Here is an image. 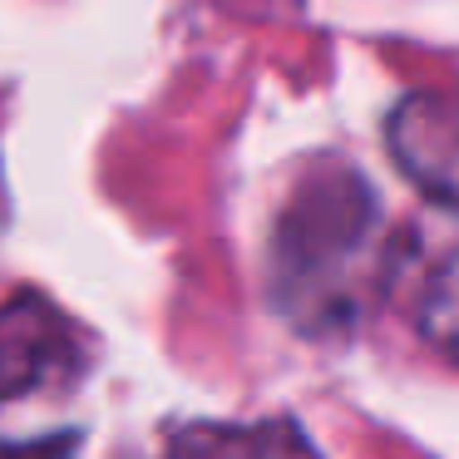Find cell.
I'll use <instances>...</instances> for the list:
<instances>
[{"instance_id":"1","label":"cell","mask_w":459,"mask_h":459,"mask_svg":"<svg viewBox=\"0 0 459 459\" xmlns=\"http://www.w3.org/2000/svg\"><path fill=\"white\" fill-rule=\"evenodd\" d=\"M380 203L356 169H316L297 183L267 247L272 307L297 331H346L385 281Z\"/></svg>"},{"instance_id":"2","label":"cell","mask_w":459,"mask_h":459,"mask_svg":"<svg viewBox=\"0 0 459 459\" xmlns=\"http://www.w3.org/2000/svg\"><path fill=\"white\" fill-rule=\"evenodd\" d=\"M80 366V331L55 301H45L40 291H21L0 307V410L70 380Z\"/></svg>"},{"instance_id":"3","label":"cell","mask_w":459,"mask_h":459,"mask_svg":"<svg viewBox=\"0 0 459 459\" xmlns=\"http://www.w3.org/2000/svg\"><path fill=\"white\" fill-rule=\"evenodd\" d=\"M390 153L420 193L459 208V100L455 94H410L390 114Z\"/></svg>"},{"instance_id":"4","label":"cell","mask_w":459,"mask_h":459,"mask_svg":"<svg viewBox=\"0 0 459 459\" xmlns=\"http://www.w3.org/2000/svg\"><path fill=\"white\" fill-rule=\"evenodd\" d=\"M169 459H321L297 420H198L169 439Z\"/></svg>"},{"instance_id":"5","label":"cell","mask_w":459,"mask_h":459,"mask_svg":"<svg viewBox=\"0 0 459 459\" xmlns=\"http://www.w3.org/2000/svg\"><path fill=\"white\" fill-rule=\"evenodd\" d=\"M410 316H415L420 341L435 356H445L449 366H459V242L420 262Z\"/></svg>"},{"instance_id":"6","label":"cell","mask_w":459,"mask_h":459,"mask_svg":"<svg viewBox=\"0 0 459 459\" xmlns=\"http://www.w3.org/2000/svg\"><path fill=\"white\" fill-rule=\"evenodd\" d=\"M74 455V439L55 435L40 439V445H0V459H70Z\"/></svg>"}]
</instances>
